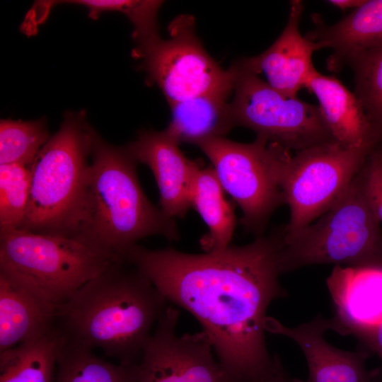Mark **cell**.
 Returning <instances> with one entry per match:
<instances>
[{
	"label": "cell",
	"instance_id": "1",
	"mask_svg": "<svg viewBox=\"0 0 382 382\" xmlns=\"http://www.w3.org/2000/svg\"><path fill=\"white\" fill-rule=\"evenodd\" d=\"M284 230L280 226L247 245L203 254L136 244L123 261L198 320L224 371L241 382L272 359L265 337L266 312L272 301L286 295L279 281Z\"/></svg>",
	"mask_w": 382,
	"mask_h": 382
},
{
	"label": "cell",
	"instance_id": "27",
	"mask_svg": "<svg viewBox=\"0 0 382 382\" xmlns=\"http://www.w3.org/2000/svg\"><path fill=\"white\" fill-rule=\"evenodd\" d=\"M361 170L366 197L374 214L382 223V161L371 149Z\"/></svg>",
	"mask_w": 382,
	"mask_h": 382
},
{
	"label": "cell",
	"instance_id": "3",
	"mask_svg": "<svg viewBox=\"0 0 382 382\" xmlns=\"http://www.w3.org/2000/svg\"><path fill=\"white\" fill-rule=\"evenodd\" d=\"M137 161L126 146H116L94 132L83 204L76 235L112 253L119 261L141 238L180 239L175 219L146 196Z\"/></svg>",
	"mask_w": 382,
	"mask_h": 382
},
{
	"label": "cell",
	"instance_id": "16",
	"mask_svg": "<svg viewBox=\"0 0 382 382\" xmlns=\"http://www.w3.org/2000/svg\"><path fill=\"white\" fill-rule=\"evenodd\" d=\"M57 308L33 286L0 271V352L49 332Z\"/></svg>",
	"mask_w": 382,
	"mask_h": 382
},
{
	"label": "cell",
	"instance_id": "14",
	"mask_svg": "<svg viewBox=\"0 0 382 382\" xmlns=\"http://www.w3.org/2000/svg\"><path fill=\"white\" fill-rule=\"evenodd\" d=\"M265 329L291 338L301 349L308 376L298 382H374L365 366L366 352L345 351L326 342L324 334L331 329L330 319L318 315L310 322L289 328L267 318Z\"/></svg>",
	"mask_w": 382,
	"mask_h": 382
},
{
	"label": "cell",
	"instance_id": "20",
	"mask_svg": "<svg viewBox=\"0 0 382 382\" xmlns=\"http://www.w3.org/2000/svg\"><path fill=\"white\" fill-rule=\"evenodd\" d=\"M171 120L166 129L179 142L197 146L215 137H224L236 127L228 98L202 96L171 105Z\"/></svg>",
	"mask_w": 382,
	"mask_h": 382
},
{
	"label": "cell",
	"instance_id": "4",
	"mask_svg": "<svg viewBox=\"0 0 382 382\" xmlns=\"http://www.w3.org/2000/svg\"><path fill=\"white\" fill-rule=\"evenodd\" d=\"M94 130L83 112L65 116L30 168V190L19 228L75 236L83 204Z\"/></svg>",
	"mask_w": 382,
	"mask_h": 382
},
{
	"label": "cell",
	"instance_id": "30",
	"mask_svg": "<svg viewBox=\"0 0 382 382\" xmlns=\"http://www.w3.org/2000/svg\"><path fill=\"white\" fill-rule=\"evenodd\" d=\"M365 0H330L328 2L342 11L348 8H357L364 3Z\"/></svg>",
	"mask_w": 382,
	"mask_h": 382
},
{
	"label": "cell",
	"instance_id": "7",
	"mask_svg": "<svg viewBox=\"0 0 382 382\" xmlns=\"http://www.w3.org/2000/svg\"><path fill=\"white\" fill-rule=\"evenodd\" d=\"M197 146L211 161L224 192L241 209L244 229L255 237L263 235L272 214L285 204L279 175L291 151L260 137L248 144L215 137Z\"/></svg>",
	"mask_w": 382,
	"mask_h": 382
},
{
	"label": "cell",
	"instance_id": "25",
	"mask_svg": "<svg viewBox=\"0 0 382 382\" xmlns=\"http://www.w3.org/2000/svg\"><path fill=\"white\" fill-rule=\"evenodd\" d=\"M30 190V166L0 165V233L21 227Z\"/></svg>",
	"mask_w": 382,
	"mask_h": 382
},
{
	"label": "cell",
	"instance_id": "5",
	"mask_svg": "<svg viewBox=\"0 0 382 382\" xmlns=\"http://www.w3.org/2000/svg\"><path fill=\"white\" fill-rule=\"evenodd\" d=\"M320 264L382 265L380 221L366 197L361 168L342 197L315 223L291 234L284 231L282 273Z\"/></svg>",
	"mask_w": 382,
	"mask_h": 382
},
{
	"label": "cell",
	"instance_id": "21",
	"mask_svg": "<svg viewBox=\"0 0 382 382\" xmlns=\"http://www.w3.org/2000/svg\"><path fill=\"white\" fill-rule=\"evenodd\" d=\"M64 340L54 324L42 336L0 352V382H54Z\"/></svg>",
	"mask_w": 382,
	"mask_h": 382
},
{
	"label": "cell",
	"instance_id": "19",
	"mask_svg": "<svg viewBox=\"0 0 382 382\" xmlns=\"http://www.w3.org/2000/svg\"><path fill=\"white\" fill-rule=\"evenodd\" d=\"M190 201L209 228L200 243L206 253L220 251L230 245L236 216L233 204L226 199L212 166L199 163L195 169L190 187Z\"/></svg>",
	"mask_w": 382,
	"mask_h": 382
},
{
	"label": "cell",
	"instance_id": "23",
	"mask_svg": "<svg viewBox=\"0 0 382 382\" xmlns=\"http://www.w3.org/2000/svg\"><path fill=\"white\" fill-rule=\"evenodd\" d=\"M355 91L376 129L382 132V42L353 56Z\"/></svg>",
	"mask_w": 382,
	"mask_h": 382
},
{
	"label": "cell",
	"instance_id": "10",
	"mask_svg": "<svg viewBox=\"0 0 382 382\" xmlns=\"http://www.w3.org/2000/svg\"><path fill=\"white\" fill-rule=\"evenodd\" d=\"M371 149L349 148L337 141L289 154L279 182L290 209L286 234L313 223L345 193Z\"/></svg>",
	"mask_w": 382,
	"mask_h": 382
},
{
	"label": "cell",
	"instance_id": "17",
	"mask_svg": "<svg viewBox=\"0 0 382 382\" xmlns=\"http://www.w3.org/2000/svg\"><path fill=\"white\" fill-rule=\"evenodd\" d=\"M313 93L334 139L349 148L372 149L379 133L361 102L339 79L316 70L306 83Z\"/></svg>",
	"mask_w": 382,
	"mask_h": 382
},
{
	"label": "cell",
	"instance_id": "31",
	"mask_svg": "<svg viewBox=\"0 0 382 382\" xmlns=\"http://www.w3.org/2000/svg\"><path fill=\"white\" fill-rule=\"evenodd\" d=\"M371 151H374L375 154H376L382 161V150L375 151L374 149H371Z\"/></svg>",
	"mask_w": 382,
	"mask_h": 382
},
{
	"label": "cell",
	"instance_id": "12",
	"mask_svg": "<svg viewBox=\"0 0 382 382\" xmlns=\"http://www.w3.org/2000/svg\"><path fill=\"white\" fill-rule=\"evenodd\" d=\"M326 284L335 308L330 330L357 337L382 323V265H335Z\"/></svg>",
	"mask_w": 382,
	"mask_h": 382
},
{
	"label": "cell",
	"instance_id": "24",
	"mask_svg": "<svg viewBox=\"0 0 382 382\" xmlns=\"http://www.w3.org/2000/svg\"><path fill=\"white\" fill-rule=\"evenodd\" d=\"M45 121L1 120L0 122V165L30 166L49 140Z\"/></svg>",
	"mask_w": 382,
	"mask_h": 382
},
{
	"label": "cell",
	"instance_id": "8",
	"mask_svg": "<svg viewBox=\"0 0 382 382\" xmlns=\"http://www.w3.org/2000/svg\"><path fill=\"white\" fill-rule=\"evenodd\" d=\"M168 30V39L158 35L137 45L132 54L141 59V68L169 105L202 96L228 98L234 88L233 70H224L205 50L193 16H178Z\"/></svg>",
	"mask_w": 382,
	"mask_h": 382
},
{
	"label": "cell",
	"instance_id": "6",
	"mask_svg": "<svg viewBox=\"0 0 382 382\" xmlns=\"http://www.w3.org/2000/svg\"><path fill=\"white\" fill-rule=\"evenodd\" d=\"M114 261L119 260L79 235L21 228L0 233V271L33 286L57 306Z\"/></svg>",
	"mask_w": 382,
	"mask_h": 382
},
{
	"label": "cell",
	"instance_id": "29",
	"mask_svg": "<svg viewBox=\"0 0 382 382\" xmlns=\"http://www.w3.org/2000/svg\"><path fill=\"white\" fill-rule=\"evenodd\" d=\"M374 353L377 354L382 364V323L377 327L366 331L357 337Z\"/></svg>",
	"mask_w": 382,
	"mask_h": 382
},
{
	"label": "cell",
	"instance_id": "26",
	"mask_svg": "<svg viewBox=\"0 0 382 382\" xmlns=\"http://www.w3.org/2000/svg\"><path fill=\"white\" fill-rule=\"evenodd\" d=\"M34 6L45 8L43 21L48 11L58 4H71L86 7L88 16L96 20L103 12H120L125 14L134 26V33L138 35L151 31L157 23L158 11L161 2L158 0H74V1H38Z\"/></svg>",
	"mask_w": 382,
	"mask_h": 382
},
{
	"label": "cell",
	"instance_id": "18",
	"mask_svg": "<svg viewBox=\"0 0 382 382\" xmlns=\"http://www.w3.org/2000/svg\"><path fill=\"white\" fill-rule=\"evenodd\" d=\"M316 28L305 36L320 49L330 48L328 67L338 71L357 54L382 42V0H365L359 7L327 25L315 18Z\"/></svg>",
	"mask_w": 382,
	"mask_h": 382
},
{
	"label": "cell",
	"instance_id": "9",
	"mask_svg": "<svg viewBox=\"0 0 382 382\" xmlns=\"http://www.w3.org/2000/svg\"><path fill=\"white\" fill-rule=\"evenodd\" d=\"M234 72L231 110L236 127L296 152L335 141L318 105L272 88L238 60Z\"/></svg>",
	"mask_w": 382,
	"mask_h": 382
},
{
	"label": "cell",
	"instance_id": "28",
	"mask_svg": "<svg viewBox=\"0 0 382 382\" xmlns=\"http://www.w3.org/2000/svg\"><path fill=\"white\" fill-rule=\"evenodd\" d=\"M241 382H298V379L289 376L279 357L274 355L263 369Z\"/></svg>",
	"mask_w": 382,
	"mask_h": 382
},
{
	"label": "cell",
	"instance_id": "2",
	"mask_svg": "<svg viewBox=\"0 0 382 382\" xmlns=\"http://www.w3.org/2000/svg\"><path fill=\"white\" fill-rule=\"evenodd\" d=\"M166 303L138 269L114 261L57 306L55 325L67 340L130 366L139 361Z\"/></svg>",
	"mask_w": 382,
	"mask_h": 382
},
{
	"label": "cell",
	"instance_id": "13",
	"mask_svg": "<svg viewBox=\"0 0 382 382\" xmlns=\"http://www.w3.org/2000/svg\"><path fill=\"white\" fill-rule=\"evenodd\" d=\"M179 142L165 129L143 130L126 145L137 163L146 165L156 181L161 210L168 216L184 218L191 208L190 187L199 163L187 158Z\"/></svg>",
	"mask_w": 382,
	"mask_h": 382
},
{
	"label": "cell",
	"instance_id": "15",
	"mask_svg": "<svg viewBox=\"0 0 382 382\" xmlns=\"http://www.w3.org/2000/svg\"><path fill=\"white\" fill-rule=\"evenodd\" d=\"M303 10L301 1H291L287 23L278 38L262 53L241 59L255 74L263 73L270 86L290 97H296L316 70L312 55L319 47L299 31Z\"/></svg>",
	"mask_w": 382,
	"mask_h": 382
},
{
	"label": "cell",
	"instance_id": "11",
	"mask_svg": "<svg viewBox=\"0 0 382 382\" xmlns=\"http://www.w3.org/2000/svg\"><path fill=\"white\" fill-rule=\"evenodd\" d=\"M179 311L167 306L136 364L134 382H233L202 330L178 336Z\"/></svg>",
	"mask_w": 382,
	"mask_h": 382
},
{
	"label": "cell",
	"instance_id": "22",
	"mask_svg": "<svg viewBox=\"0 0 382 382\" xmlns=\"http://www.w3.org/2000/svg\"><path fill=\"white\" fill-rule=\"evenodd\" d=\"M135 366L107 361L92 349L65 338L57 357L54 382H134Z\"/></svg>",
	"mask_w": 382,
	"mask_h": 382
}]
</instances>
